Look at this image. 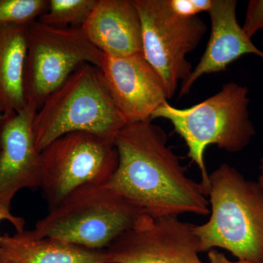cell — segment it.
<instances>
[{
  "label": "cell",
  "mask_w": 263,
  "mask_h": 263,
  "mask_svg": "<svg viewBox=\"0 0 263 263\" xmlns=\"http://www.w3.org/2000/svg\"><path fill=\"white\" fill-rule=\"evenodd\" d=\"M48 6V0H0V25L29 27Z\"/></svg>",
  "instance_id": "obj_17"
},
{
  "label": "cell",
  "mask_w": 263,
  "mask_h": 263,
  "mask_svg": "<svg viewBox=\"0 0 263 263\" xmlns=\"http://www.w3.org/2000/svg\"><path fill=\"white\" fill-rule=\"evenodd\" d=\"M3 221H7L12 224L16 232H22L24 230L25 220L21 216H15L11 211L5 210L0 207V222Z\"/></svg>",
  "instance_id": "obj_20"
},
{
  "label": "cell",
  "mask_w": 263,
  "mask_h": 263,
  "mask_svg": "<svg viewBox=\"0 0 263 263\" xmlns=\"http://www.w3.org/2000/svg\"><path fill=\"white\" fill-rule=\"evenodd\" d=\"M34 105L17 113L5 114L0 120V207L11 211L16 194L24 189L39 188L41 155L33 136Z\"/></svg>",
  "instance_id": "obj_11"
},
{
  "label": "cell",
  "mask_w": 263,
  "mask_h": 263,
  "mask_svg": "<svg viewBox=\"0 0 263 263\" xmlns=\"http://www.w3.org/2000/svg\"><path fill=\"white\" fill-rule=\"evenodd\" d=\"M3 117V114L2 113L1 110H0V120H1L2 118Z\"/></svg>",
  "instance_id": "obj_24"
},
{
  "label": "cell",
  "mask_w": 263,
  "mask_h": 263,
  "mask_svg": "<svg viewBox=\"0 0 263 263\" xmlns=\"http://www.w3.org/2000/svg\"><path fill=\"white\" fill-rule=\"evenodd\" d=\"M260 170H261V175H262L263 176V157L262 158V160H261V164H260Z\"/></svg>",
  "instance_id": "obj_23"
},
{
  "label": "cell",
  "mask_w": 263,
  "mask_h": 263,
  "mask_svg": "<svg viewBox=\"0 0 263 263\" xmlns=\"http://www.w3.org/2000/svg\"><path fill=\"white\" fill-rule=\"evenodd\" d=\"M117 169L106 186L155 217L210 214L201 184L186 176L167 136L152 121L126 124L114 139Z\"/></svg>",
  "instance_id": "obj_1"
},
{
  "label": "cell",
  "mask_w": 263,
  "mask_h": 263,
  "mask_svg": "<svg viewBox=\"0 0 263 263\" xmlns=\"http://www.w3.org/2000/svg\"><path fill=\"white\" fill-rule=\"evenodd\" d=\"M195 224L179 216L144 214L105 249L113 263H204Z\"/></svg>",
  "instance_id": "obj_9"
},
{
  "label": "cell",
  "mask_w": 263,
  "mask_h": 263,
  "mask_svg": "<svg viewBox=\"0 0 263 263\" xmlns=\"http://www.w3.org/2000/svg\"><path fill=\"white\" fill-rule=\"evenodd\" d=\"M249 89L235 82L223 85L220 91L189 108H179L164 102L151 117L164 119L183 138L188 157L198 167L205 195L209 193V174L205 162L207 147L236 153L243 149L255 135L249 117Z\"/></svg>",
  "instance_id": "obj_3"
},
{
  "label": "cell",
  "mask_w": 263,
  "mask_h": 263,
  "mask_svg": "<svg viewBox=\"0 0 263 263\" xmlns=\"http://www.w3.org/2000/svg\"><path fill=\"white\" fill-rule=\"evenodd\" d=\"M262 45H263V39H262Z\"/></svg>",
  "instance_id": "obj_27"
},
{
  "label": "cell",
  "mask_w": 263,
  "mask_h": 263,
  "mask_svg": "<svg viewBox=\"0 0 263 263\" xmlns=\"http://www.w3.org/2000/svg\"><path fill=\"white\" fill-rule=\"evenodd\" d=\"M98 68L125 124L151 120L154 112L168 100L163 81L143 54L104 55Z\"/></svg>",
  "instance_id": "obj_10"
},
{
  "label": "cell",
  "mask_w": 263,
  "mask_h": 263,
  "mask_svg": "<svg viewBox=\"0 0 263 263\" xmlns=\"http://www.w3.org/2000/svg\"><path fill=\"white\" fill-rule=\"evenodd\" d=\"M101 263H113V262H107V261H106V262H101Z\"/></svg>",
  "instance_id": "obj_26"
},
{
  "label": "cell",
  "mask_w": 263,
  "mask_h": 263,
  "mask_svg": "<svg viewBox=\"0 0 263 263\" xmlns=\"http://www.w3.org/2000/svg\"><path fill=\"white\" fill-rule=\"evenodd\" d=\"M97 0H48V9L38 19L41 23L60 28H81Z\"/></svg>",
  "instance_id": "obj_16"
},
{
  "label": "cell",
  "mask_w": 263,
  "mask_h": 263,
  "mask_svg": "<svg viewBox=\"0 0 263 263\" xmlns=\"http://www.w3.org/2000/svg\"><path fill=\"white\" fill-rule=\"evenodd\" d=\"M0 263H8L7 262H5V261L3 260V259H2L0 258Z\"/></svg>",
  "instance_id": "obj_25"
},
{
  "label": "cell",
  "mask_w": 263,
  "mask_h": 263,
  "mask_svg": "<svg viewBox=\"0 0 263 263\" xmlns=\"http://www.w3.org/2000/svg\"><path fill=\"white\" fill-rule=\"evenodd\" d=\"M209 180L210 218L195 228L200 252L222 249L238 259L263 262V188L226 163Z\"/></svg>",
  "instance_id": "obj_2"
},
{
  "label": "cell",
  "mask_w": 263,
  "mask_h": 263,
  "mask_svg": "<svg viewBox=\"0 0 263 263\" xmlns=\"http://www.w3.org/2000/svg\"><path fill=\"white\" fill-rule=\"evenodd\" d=\"M235 0H213L211 9L210 37L207 47L193 72L181 83L179 97L187 95L202 76L226 70L245 54H254L263 60V51L247 36L238 22Z\"/></svg>",
  "instance_id": "obj_12"
},
{
  "label": "cell",
  "mask_w": 263,
  "mask_h": 263,
  "mask_svg": "<svg viewBox=\"0 0 263 263\" xmlns=\"http://www.w3.org/2000/svg\"><path fill=\"white\" fill-rule=\"evenodd\" d=\"M259 184L261 185V186L263 188V176L262 175H261L260 176H259V181H258Z\"/></svg>",
  "instance_id": "obj_22"
},
{
  "label": "cell",
  "mask_w": 263,
  "mask_h": 263,
  "mask_svg": "<svg viewBox=\"0 0 263 263\" xmlns=\"http://www.w3.org/2000/svg\"><path fill=\"white\" fill-rule=\"evenodd\" d=\"M96 66L85 64L46 98L33 121L40 152L68 133L85 132L114 142L125 125Z\"/></svg>",
  "instance_id": "obj_4"
},
{
  "label": "cell",
  "mask_w": 263,
  "mask_h": 263,
  "mask_svg": "<svg viewBox=\"0 0 263 263\" xmlns=\"http://www.w3.org/2000/svg\"><path fill=\"white\" fill-rule=\"evenodd\" d=\"M28 27L0 25V110L17 113L27 106L24 71Z\"/></svg>",
  "instance_id": "obj_15"
},
{
  "label": "cell",
  "mask_w": 263,
  "mask_h": 263,
  "mask_svg": "<svg viewBox=\"0 0 263 263\" xmlns=\"http://www.w3.org/2000/svg\"><path fill=\"white\" fill-rule=\"evenodd\" d=\"M0 258L8 263H101L105 250H93L67 242L37 237L32 230L0 235Z\"/></svg>",
  "instance_id": "obj_14"
},
{
  "label": "cell",
  "mask_w": 263,
  "mask_h": 263,
  "mask_svg": "<svg viewBox=\"0 0 263 263\" xmlns=\"http://www.w3.org/2000/svg\"><path fill=\"white\" fill-rule=\"evenodd\" d=\"M213 0H167V5L176 14L183 17L197 16L202 12H209Z\"/></svg>",
  "instance_id": "obj_18"
},
{
  "label": "cell",
  "mask_w": 263,
  "mask_h": 263,
  "mask_svg": "<svg viewBox=\"0 0 263 263\" xmlns=\"http://www.w3.org/2000/svg\"><path fill=\"white\" fill-rule=\"evenodd\" d=\"M143 215L141 209L106 185H86L49 209L32 231L37 237L105 250Z\"/></svg>",
  "instance_id": "obj_5"
},
{
  "label": "cell",
  "mask_w": 263,
  "mask_h": 263,
  "mask_svg": "<svg viewBox=\"0 0 263 263\" xmlns=\"http://www.w3.org/2000/svg\"><path fill=\"white\" fill-rule=\"evenodd\" d=\"M243 30L252 38L260 29H263V0H250L247 5V13Z\"/></svg>",
  "instance_id": "obj_19"
},
{
  "label": "cell",
  "mask_w": 263,
  "mask_h": 263,
  "mask_svg": "<svg viewBox=\"0 0 263 263\" xmlns=\"http://www.w3.org/2000/svg\"><path fill=\"white\" fill-rule=\"evenodd\" d=\"M135 1L141 16L143 56L163 81L169 100L193 72L186 56L200 45L206 24L198 15L176 14L167 0Z\"/></svg>",
  "instance_id": "obj_8"
},
{
  "label": "cell",
  "mask_w": 263,
  "mask_h": 263,
  "mask_svg": "<svg viewBox=\"0 0 263 263\" xmlns=\"http://www.w3.org/2000/svg\"><path fill=\"white\" fill-rule=\"evenodd\" d=\"M208 258H209V263H263L252 262V261L243 260V259L231 261L217 249H212L208 252Z\"/></svg>",
  "instance_id": "obj_21"
},
{
  "label": "cell",
  "mask_w": 263,
  "mask_h": 263,
  "mask_svg": "<svg viewBox=\"0 0 263 263\" xmlns=\"http://www.w3.org/2000/svg\"><path fill=\"white\" fill-rule=\"evenodd\" d=\"M81 29L104 55L143 54L141 16L135 0H97Z\"/></svg>",
  "instance_id": "obj_13"
},
{
  "label": "cell",
  "mask_w": 263,
  "mask_h": 263,
  "mask_svg": "<svg viewBox=\"0 0 263 263\" xmlns=\"http://www.w3.org/2000/svg\"><path fill=\"white\" fill-rule=\"evenodd\" d=\"M41 155L40 188L49 209L81 186L106 185L118 164L114 142L85 132L57 138Z\"/></svg>",
  "instance_id": "obj_6"
},
{
  "label": "cell",
  "mask_w": 263,
  "mask_h": 263,
  "mask_svg": "<svg viewBox=\"0 0 263 263\" xmlns=\"http://www.w3.org/2000/svg\"><path fill=\"white\" fill-rule=\"evenodd\" d=\"M27 42L24 91L27 103L37 110L81 66L99 67L104 56L81 28H60L37 21L27 28Z\"/></svg>",
  "instance_id": "obj_7"
}]
</instances>
